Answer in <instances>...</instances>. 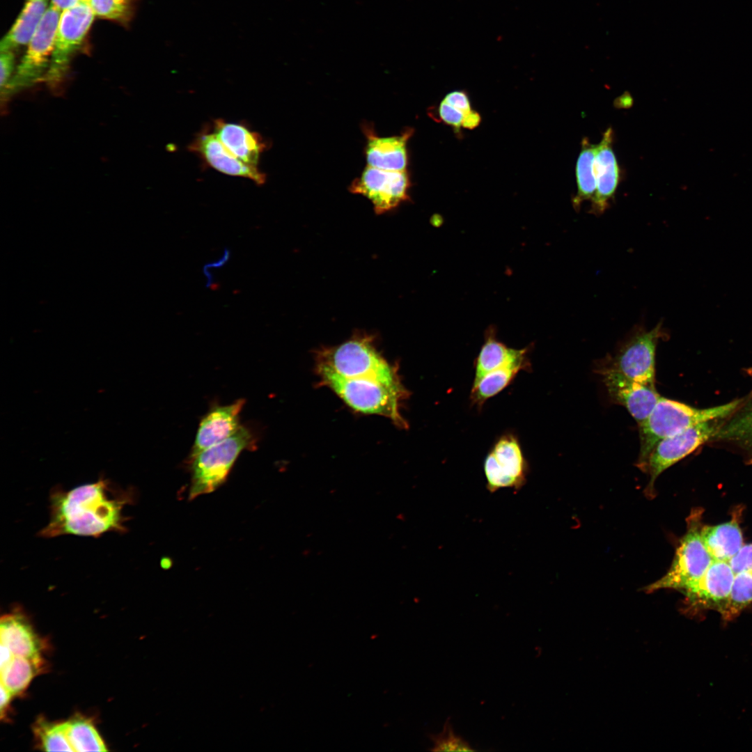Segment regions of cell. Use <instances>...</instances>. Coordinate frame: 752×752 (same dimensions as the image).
Segmentation results:
<instances>
[{
	"label": "cell",
	"instance_id": "1",
	"mask_svg": "<svg viewBox=\"0 0 752 752\" xmlns=\"http://www.w3.org/2000/svg\"><path fill=\"white\" fill-rule=\"evenodd\" d=\"M133 501V490L118 487L105 478L68 491L55 487L49 496V521L39 535L97 538L107 532L125 533L128 518L123 510Z\"/></svg>",
	"mask_w": 752,
	"mask_h": 752
},
{
	"label": "cell",
	"instance_id": "2",
	"mask_svg": "<svg viewBox=\"0 0 752 752\" xmlns=\"http://www.w3.org/2000/svg\"><path fill=\"white\" fill-rule=\"evenodd\" d=\"M322 384L327 386L356 412L390 418L405 429L408 424L400 414L402 401L409 394L403 384H391L374 377H344L316 367Z\"/></svg>",
	"mask_w": 752,
	"mask_h": 752
},
{
	"label": "cell",
	"instance_id": "3",
	"mask_svg": "<svg viewBox=\"0 0 752 752\" xmlns=\"http://www.w3.org/2000/svg\"><path fill=\"white\" fill-rule=\"evenodd\" d=\"M741 400L702 409L661 396L647 418L639 425L637 467L644 470L650 454L661 440L700 423L724 419L737 408Z\"/></svg>",
	"mask_w": 752,
	"mask_h": 752
},
{
	"label": "cell",
	"instance_id": "4",
	"mask_svg": "<svg viewBox=\"0 0 752 752\" xmlns=\"http://www.w3.org/2000/svg\"><path fill=\"white\" fill-rule=\"evenodd\" d=\"M316 367L344 377H368L391 384L402 383L397 367L383 357L373 338L367 334H357L339 345L318 350Z\"/></svg>",
	"mask_w": 752,
	"mask_h": 752
},
{
	"label": "cell",
	"instance_id": "5",
	"mask_svg": "<svg viewBox=\"0 0 752 752\" xmlns=\"http://www.w3.org/2000/svg\"><path fill=\"white\" fill-rule=\"evenodd\" d=\"M251 431L241 426L225 441L208 448L192 460L189 499L213 492L227 478L239 455L255 446Z\"/></svg>",
	"mask_w": 752,
	"mask_h": 752
},
{
	"label": "cell",
	"instance_id": "6",
	"mask_svg": "<svg viewBox=\"0 0 752 752\" xmlns=\"http://www.w3.org/2000/svg\"><path fill=\"white\" fill-rule=\"evenodd\" d=\"M697 515H691L686 533L680 541L667 572L648 586L647 592L674 589L682 593L698 581L714 561L701 536V524Z\"/></svg>",
	"mask_w": 752,
	"mask_h": 752
},
{
	"label": "cell",
	"instance_id": "7",
	"mask_svg": "<svg viewBox=\"0 0 752 752\" xmlns=\"http://www.w3.org/2000/svg\"><path fill=\"white\" fill-rule=\"evenodd\" d=\"M61 13L51 5L48 7L15 75L1 91L2 95L10 96L45 78L50 65Z\"/></svg>",
	"mask_w": 752,
	"mask_h": 752
},
{
	"label": "cell",
	"instance_id": "8",
	"mask_svg": "<svg viewBox=\"0 0 752 752\" xmlns=\"http://www.w3.org/2000/svg\"><path fill=\"white\" fill-rule=\"evenodd\" d=\"M486 488L494 493L500 489H521L529 473L517 436L512 432L501 435L494 441L484 460Z\"/></svg>",
	"mask_w": 752,
	"mask_h": 752
},
{
	"label": "cell",
	"instance_id": "9",
	"mask_svg": "<svg viewBox=\"0 0 752 752\" xmlns=\"http://www.w3.org/2000/svg\"><path fill=\"white\" fill-rule=\"evenodd\" d=\"M665 334L662 322L650 330L636 329L620 346L607 368L634 381L655 387L656 349Z\"/></svg>",
	"mask_w": 752,
	"mask_h": 752
},
{
	"label": "cell",
	"instance_id": "10",
	"mask_svg": "<svg viewBox=\"0 0 752 752\" xmlns=\"http://www.w3.org/2000/svg\"><path fill=\"white\" fill-rule=\"evenodd\" d=\"M94 16L89 3L83 1L62 12L50 65L44 78L52 89L63 81L71 58L81 46Z\"/></svg>",
	"mask_w": 752,
	"mask_h": 752
},
{
	"label": "cell",
	"instance_id": "11",
	"mask_svg": "<svg viewBox=\"0 0 752 752\" xmlns=\"http://www.w3.org/2000/svg\"><path fill=\"white\" fill-rule=\"evenodd\" d=\"M723 419L694 425L661 440L652 451L643 471L649 475L648 495H653L654 485L659 476L700 446L713 439Z\"/></svg>",
	"mask_w": 752,
	"mask_h": 752
},
{
	"label": "cell",
	"instance_id": "12",
	"mask_svg": "<svg viewBox=\"0 0 752 752\" xmlns=\"http://www.w3.org/2000/svg\"><path fill=\"white\" fill-rule=\"evenodd\" d=\"M409 179L405 171H389L368 166L350 187L373 204L376 213L388 212L408 199Z\"/></svg>",
	"mask_w": 752,
	"mask_h": 752
},
{
	"label": "cell",
	"instance_id": "13",
	"mask_svg": "<svg viewBox=\"0 0 752 752\" xmlns=\"http://www.w3.org/2000/svg\"><path fill=\"white\" fill-rule=\"evenodd\" d=\"M735 574L729 562L714 561L705 574L682 592L691 610H714L720 614L728 602Z\"/></svg>",
	"mask_w": 752,
	"mask_h": 752
},
{
	"label": "cell",
	"instance_id": "14",
	"mask_svg": "<svg viewBox=\"0 0 752 752\" xmlns=\"http://www.w3.org/2000/svg\"><path fill=\"white\" fill-rule=\"evenodd\" d=\"M189 149L208 166L222 173L249 178L257 185L265 182L266 175L258 166L249 165L237 158L210 127L203 128L196 134Z\"/></svg>",
	"mask_w": 752,
	"mask_h": 752
},
{
	"label": "cell",
	"instance_id": "15",
	"mask_svg": "<svg viewBox=\"0 0 752 752\" xmlns=\"http://www.w3.org/2000/svg\"><path fill=\"white\" fill-rule=\"evenodd\" d=\"M600 373L611 400L625 407L638 425L642 423L661 397L655 387L634 381L607 367Z\"/></svg>",
	"mask_w": 752,
	"mask_h": 752
},
{
	"label": "cell",
	"instance_id": "16",
	"mask_svg": "<svg viewBox=\"0 0 752 752\" xmlns=\"http://www.w3.org/2000/svg\"><path fill=\"white\" fill-rule=\"evenodd\" d=\"M244 403V399H238L232 403L210 409L199 423L189 455L190 460L204 450L225 441L240 429L242 426L240 416Z\"/></svg>",
	"mask_w": 752,
	"mask_h": 752
},
{
	"label": "cell",
	"instance_id": "17",
	"mask_svg": "<svg viewBox=\"0 0 752 752\" xmlns=\"http://www.w3.org/2000/svg\"><path fill=\"white\" fill-rule=\"evenodd\" d=\"M613 130L608 128L597 149L594 171L597 189L591 201L590 212L601 215L609 207L620 181V169L613 150Z\"/></svg>",
	"mask_w": 752,
	"mask_h": 752
},
{
	"label": "cell",
	"instance_id": "18",
	"mask_svg": "<svg viewBox=\"0 0 752 752\" xmlns=\"http://www.w3.org/2000/svg\"><path fill=\"white\" fill-rule=\"evenodd\" d=\"M212 130L224 146L243 162L258 166L260 156L267 148L262 136L244 123H230L218 118Z\"/></svg>",
	"mask_w": 752,
	"mask_h": 752
},
{
	"label": "cell",
	"instance_id": "19",
	"mask_svg": "<svg viewBox=\"0 0 752 752\" xmlns=\"http://www.w3.org/2000/svg\"><path fill=\"white\" fill-rule=\"evenodd\" d=\"M367 138L366 156L368 166L389 171H405L407 166V141L412 132L400 136H377L372 128L364 127Z\"/></svg>",
	"mask_w": 752,
	"mask_h": 752
},
{
	"label": "cell",
	"instance_id": "20",
	"mask_svg": "<svg viewBox=\"0 0 752 752\" xmlns=\"http://www.w3.org/2000/svg\"><path fill=\"white\" fill-rule=\"evenodd\" d=\"M530 347L519 349L517 354L499 368L485 375L476 384L472 386L470 400L478 408H481L489 398L506 388L518 373L531 368L528 354Z\"/></svg>",
	"mask_w": 752,
	"mask_h": 752
},
{
	"label": "cell",
	"instance_id": "21",
	"mask_svg": "<svg viewBox=\"0 0 752 752\" xmlns=\"http://www.w3.org/2000/svg\"><path fill=\"white\" fill-rule=\"evenodd\" d=\"M0 641L14 656L41 658V642L26 618L20 613H9L1 618Z\"/></svg>",
	"mask_w": 752,
	"mask_h": 752
},
{
	"label": "cell",
	"instance_id": "22",
	"mask_svg": "<svg viewBox=\"0 0 752 752\" xmlns=\"http://www.w3.org/2000/svg\"><path fill=\"white\" fill-rule=\"evenodd\" d=\"M713 439L735 445L752 455V392L722 421Z\"/></svg>",
	"mask_w": 752,
	"mask_h": 752
},
{
	"label": "cell",
	"instance_id": "23",
	"mask_svg": "<svg viewBox=\"0 0 752 752\" xmlns=\"http://www.w3.org/2000/svg\"><path fill=\"white\" fill-rule=\"evenodd\" d=\"M703 542L715 561L729 562L743 545V538L738 523L731 520L714 526H702Z\"/></svg>",
	"mask_w": 752,
	"mask_h": 752
},
{
	"label": "cell",
	"instance_id": "24",
	"mask_svg": "<svg viewBox=\"0 0 752 752\" xmlns=\"http://www.w3.org/2000/svg\"><path fill=\"white\" fill-rule=\"evenodd\" d=\"M48 1H26L15 22L1 41V52L29 44L48 8Z\"/></svg>",
	"mask_w": 752,
	"mask_h": 752
},
{
	"label": "cell",
	"instance_id": "25",
	"mask_svg": "<svg viewBox=\"0 0 752 752\" xmlns=\"http://www.w3.org/2000/svg\"><path fill=\"white\" fill-rule=\"evenodd\" d=\"M519 349L508 347L496 336V329L490 325L485 331V340L474 361V377L472 386L485 375L499 368L515 357Z\"/></svg>",
	"mask_w": 752,
	"mask_h": 752
},
{
	"label": "cell",
	"instance_id": "26",
	"mask_svg": "<svg viewBox=\"0 0 752 752\" xmlns=\"http://www.w3.org/2000/svg\"><path fill=\"white\" fill-rule=\"evenodd\" d=\"M597 145L592 144L584 138L581 141V151L576 164V180L577 191L572 198V205L577 212L586 201L593 198L597 183L594 171V162Z\"/></svg>",
	"mask_w": 752,
	"mask_h": 752
},
{
	"label": "cell",
	"instance_id": "27",
	"mask_svg": "<svg viewBox=\"0 0 752 752\" xmlns=\"http://www.w3.org/2000/svg\"><path fill=\"white\" fill-rule=\"evenodd\" d=\"M41 664V658L14 656L8 664L1 668V684L13 696L19 694L38 673Z\"/></svg>",
	"mask_w": 752,
	"mask_h": 752
},
{
	"label": "cell",
	"instance_id": "28",
	"mask_svg": "<svg viewBox=\"0 0 752 752\" xmlns=\"http://www.w3.org/2000/svg\"><path fill=\"white\" fill-rule=\"evenodd\" d=\"M66 723V734L74 751H105L106 745L89 719L77 714Z\"/></svg>",
	"mask_w": 752,
	"mask_h": 752
},
{
	"label": "cell",
	"instance_id": "29",
	"mask_svg": "<svg viewBox=\"0 0 752 752\" xmlns=\"http://www.w3.org/2000/svg\"><path fill=\"white\" fill-rule=\"evenodd\" d=\"M752 604V570L735 574L732 590L721 616L725 621L737 618Z\"/></svg>",
	"mask_w": 752,
	"mask_h": 752
},
{
	"label": "cell",
	"instance_id": "30",
	"mask_svg": "<svg viewBox=\"0 0 752 752\" xmlns=\"http://www.w3.org/2000/svg\"><path fill=\"white\" fill-rule=\"evenodd\" d=\"M40 748L46 751H74L66 734V723H51L40 719L34 725Z\"/></svg>",
	"mask_w": 752,
	"mask_h": 752
},
{
	"label": "cell",
	"instance_id": "31",
	"mask_svg": "<svg viewBox=\"0 0 752 752\" xmlns=\"http://www.w3.org/2000/svg\"><path fill=\"white\" fill-rule=\"evenodd\" d=\"M430 738L433 744L431 751H474L468 742L455 733L450 718L445 721L442 731L430 735Z\"/></svg>",
	"mask_w": 752,
	"mask_h": 752
},
{
	"label": "cell",
	"instance_id": "32",
	"mask_svg": "<svg viewBox=\"0 0 752 752\" xmlns=\"http://www.w3.org/2000/svg\"><path fill=\"white\" fill-rule=\"evenodd\" d=\"M132 0H90L95 15L123 21L130 16Z\"/></svg>",
	"mask_w": 752,
	"mask_h": 752
},
{
	"label": "cell",
	"instance_id": "33",
	"mask_svg": "<svg viewBox=\"0 0 752 752\" xmlns=\"http://www.w3.org/2000/svg\"><path fill=\"white\" fill-rule=\"evenodd\" d=\"M729 563L734 574L752 570V543L743 545Z\"/></svg>",
	"mask_w": 752,
	"mask_h": 752
},
{
	"label": "cell",
	"instance_id": "34",
	"mask_svg": "<svg viewBox=\"0 0 752 752\" xmlns=\"http://www.w3.org/2000/svg\"><path fill=\"white\" fill-rule=\"evenodd\" d=\"M439 113L446 123L457 128L462 126L464 113L444 100L439 105Z\"/></svg>",
	"mask_w": 752,
	"mask_h": 752
},
{
	"label": "cell",
	"instance_id": "35",
	"mask_svg": "<svg viewBox=\"0 0 752 752\" xmlns=\"http://www.w3.org/2000/svg\"><path fill=\"white\" fill-rule=\"evenodd\" d=\"M15 56L13 51L1 52L0 55L1 65V90H3L10 80L14 69Z\"/></svg>",
	"mask_w": 752,
	"mask_h": 752
},
{
	"label": "cell",
	"instance_id": "36",
	"mask_svg": "<svg viewBox=\"0 0 752 752\" xmlns=\"http://www.w3.org/2000/svg\"><path fill=\"white\" fill-rule=\"evenodd\" d=\"M444 101L463 111L464 113L470 111V102L467 95L462 91H453L448 93Z\"/></svg>",
	"mask_w": 752,
	"mask_h": 752
},
{
	"label": "cell",
	"instance_id": "37",
	"mask_svg": "<svg viewBox=\"0 0 752 752\" xmlns=\"http://www.w3.org/2000/svg\"><path fill=\"white\" fill-rule=\"evenodd\" d=\"M480 121V115L472 110L465 113L462 126L467 129H473L477 127Z\"/></svg>",
	"mask_w": 752,
	"mask_h": 752
},
{
	"label": "cell",
	"instance_id": "38",
	"mask_svg": "<svg viewBox=\"0 0 752 752\" xmlns=\"http://www.w3.org/2000/svg\"><path fill=\"white\" fill-rule=\"evenodd\" d=\"M13 696V695L10 692V691L1 684L0 709L1 719H3V715L6 712V710L8 707L10 699Z\"/></svg>",
	"mask_w": 752,
	"mask_h": 752
},
{
	"label": "cell",
	"instance_id": "39",
	"mask_svg": "<svg viewBox=\"0 0 752 752\" xmlns=\"http://www.w3.org/2000/svg\"><path fill=\"white\" fill-rule=\"evenodd\" d=\"M80 2L81 0H51L50 5L63 12L75 7Z\"/></svg>",
	"mask_w": 752,
	"mask_h": 752
},
{
	"label": "cell",
	"instance_id": "40",
	"mask_svg": "<svg viewBox=\"0 0 752 752\" xmlns=\"http://www.w3.org/2000/svg\"><path fill=\"white\" fill-rule=\"evenodd\" d=\"M13 657H14V655L12 653V652L10 651V650L6 645H5L4 644L1 643V666H0V668H3L7 664H8L10 661V660L13 659Z\"/></svg>",
	"mask_w": 752,
	"mask_h": 752
},
{
	"label": "cell",
	"instance_id": "41",
	"mask_svg": "<svg viewBox=\"0 0 752 752\" xmlns=\"http://www.w3.org/2000/svg\"><path fill=\"white\" fill-rule=\"evenodd\" d=\"M81 1H83V2H87V3H88L90 0H81Z\"/></svg>",
	"mask_w": 752,
	"mask_h": 752
}]
</instances>
